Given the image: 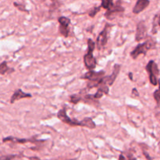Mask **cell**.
I'll return each mask as SVG.
<instances>
[{
	"label": "cell",
	"instance_id": "cell-1",
	"mask_svg": "<svg viewBox=\"0 0 160 160\" xmlns=\"http://www.w3.org/2000/svg\"><path fill=\"white\" fill-rule=\"evenodd\" d=\"M104 74V71L95 72L94 70H90L89 72L84 73V75L81 77V78L88 80L89 83L88 84V87H89V89H91L92 88H98V84H100L102 78L105 77Z\"/></svg>",
	"mask_w": 160,
	"mask_h": 160
},
{
	"label": "cell",
	"instance_id": "cell-2",
	"mask_svg": "<svg viewBox=\"0 0 160 160\" xmlns=\"http://www.w3.org/2000/svg\"><path fill=\"white\" fill-rule=\"evenodd\" d=\"M155 47H156V42L152 39L149 38L145 43L138 44L135 47V48L131 52V56L133 59H137L138 56L141 54H143L144 56H145L148 50L155 48Z\"/></svg>",
	"mask_w": 160,
	"mask_h": 160
},
{
	"label": "cell",
	"instance_id": "cell-3",
	"mask_svg": "<svg viewBox=\"0 0 160 160\" xmlns=\"http://www.w3.org/2000/svg\"><path fill=\"white\" fill-rule=\"evenodd\" d=\"M146 70L148 71V75H149V81L152 85L156 86L159 83L157 79V76L159 73L158 65L156 63L154 60H151L148 62L146 66Z\"/></svg>",
	"mask_w": 160,
	"mask_h": 160
},
{
	"label": "cell",
	"instance_id": "cell-4",
	"mask_svg": "<svg viewBox=\"0 0 160 160\" xmlns=\"http://www.w3.org/2000/svg\"><path fill=\"white\" fill-rule=\"evenodd\" d=\"M124 11V8L121 6L120 1H117L115 5H113L111 9H108L107 12L105 14V17L108 19V20H112L115 19V17L118 15L120 12H123Z\"/></svg>",
	"mask_w": 160,
	"mask_h": 160
},
{
	"label": "cell",
	"instance_id": "cell-5",
	"mask_svg": "<svg viewBox=\"0 0 160 160\" xmlns=\"http://www.w3.org/2000/svg\"><path fill=\"white\" fill-rule=\"evenodd\" d=\"M109 27L110 26L109 24H106L103 31L98 34V37L97 38V47H98V50L102 49L107 44L108 33H109Z\"/></svg>",
	"mask_w": 160,
	"mask_h": 160
},
{
	"label": "cell",
	"instance_id": "cell-6",
	"mask_svg": "<svg viewBox=\"0 0 160 160\" xmlns=\"http://www.w3.org/2000/svg\"><path fill=\"white\" fill-rule=\"evenodd\" d=\"M94 49H88V52L84 56V65L88 70H93L96 67L97 62L93 56Z\"/></svg>",
	"mask_w": 160,
	"mask_h": 160
},
{
	"label": "cell",
	"instance_id": "cell-7",
	"mask_svg": "<svg viewBox=\"0 0 160 160\" xmlns=\"http://www.w3.org/2000/svg\"><path fill=\"white\" fill-rule=\"evenodd\" d=\"M147 37V28L145 22L141 21L137 25V31H136L135 40L137 42L143 40L145 38Z\"/></svg>",
	"mask_w": 160,
	"mask_h": 160
},
{
	"label": "cell",
	"instance_id": "cell-8",
	"mask_svg": "<svg viewBox=\"0 0 160 160\" xmlns=\"http://www.w3.org/2000/svg\"><path fill=\"white\" fill-rule=\"evenodd\" d=\"M120 71V65H119V64H116L113 67V70H112V74H111L110 76H105L102 79L103 81H104L107 85L109 86L112 85L114 81H115V80L117 79Z\"/></svg>",
	"mask_w": 160,
	"mask_h": 160
},
{
	"label": "cell",
	"instance_id": "cell-9",
	"mask_svg": "<svg viewBox=\"0 0 160 160\" xmlns=\"http://www.w3.org/2000/svg\"><path fill=\"white\" fill-rule=\"evenodd\" d=\"M150 4L149 0H138L133 9V12L134 14H138L142 12L144 9H146Z\"/></svg>",
	"mask_w": 160,
	"mask_h": 160
},
{
	"label": "cell",
	"instance_id": "cell-10",
	"mask_svg": "<svg viewBox=\"0 0 160 160\" xmlns=\"http://www.w3.org/2000/svg\"><path fill=\"white\" fill-rule=\"evenodd\" d=\"M32 95L31 94H28L23 92L21 89H17V91H15L13 93V95H12L10 98V102L14 103L17 100H20L21 98H31Z\"/></svg>",
	"mask_w": 160,
	"mask_h": 160
},
{
	"label": "cell",
	"instance_id": "cell-11",
	"mask_svg": "<svg viewBox=\"0 0 160 160\" xmlns=\"http://www.w3.org/2000/svg\"><path fill=\"white\" fill-rule=\"evenodd\" d=\"M59 27L65 28H69V26L70 24V20L66 17H60L59 18Z\"/></svg>",
	"mask_w": 160,
	"mask_h": 160
},
{
	"label": "cell",
	"instance_id": "cell-12",
	"mask_svg": "<svg viewBox=\"0 0 160 160\" xmlns=\"http://www.w3.org/2000/svg\"><path fill=\"white\" fill-rule=\"evenodd\" d=\"M159 88L154 92V98L156 100V103H157V111L160 112V80L159 81Z\"/></svg>",
	"mask_w": 160,
	"mask_h": 160
},
{
	"label": "cell",
	"instance_id": "cell-13",
	"mask_svg": "<svg viewBox=\"0 0 160 160\" xmlns=\"http://www.w3.org/2000/svg\"><path fill=\"white\" fill-rule=\"evenodd\" d=\"M113 0H102L101 6L106 9H109L113 6Z\"/></svg>",
	"mask_w": 160,
	"mask_h": 160
},
{
	"label": "cell",
	"instance_id": "cell-14",
	"mask_svg": "<svg viewBox=\"0 0 160 160\" xmlns=\"http://www.w3.org/2000/svg\"><path fill=\"white\" fill-rule=\"evenodd\" d=\"M9 70V68L7 66V62H6V61L2 62L1 65H0V73H1V74L2 75L5 74V73H6Z\"/></svg>",
	"mask_w": 160,
	"mask_h": 160
},
{
	"label": "cell",
	"instance_id": "cell-15",
	"mask_svg": "<svg viewBox=\"0 0 160 160\" xmlns=\"http://www.w3.org/2000/svg\"><path fill=\"white\" fill-rule=\"evenodd\" d=\"M101 8H102V6H97V7L92 8V9H91V10L89 11V12H88L89 17H95V15H96V14L98 13V12H99L100 9H101Z\"/></svg>",
	"mask_w": 160,
	"mask_h": 160
},
{
	"label": "cell",
	"instance_id": "cell-16",
	"mask_svg": "<svg viewBox=\"0 0 160 160\" xmlns=\"http://www.w3.org/2000/svg\"><path fill=\"white\" fill-rule=\"evenodd\" d=\"M119 160H136L134 157H133L132 155H127V154H121L120 155Z\"/></svg>",
	"mask_w": 160,
	"mask_h": 160
},
{
	"label": "cell",
	"instance_id": "cell-17",
	"mask_svg": "<svg viewBox=\"0 0 160 160\" xmlns=\"http://www.w3.org/2000/svg\"><path fill=\"white\" fill-rule=\"evenodd\" d=\"M81 100V98L78 95H72V96L70 97V102H71L72 103H73V104H77V103L79 102Z\"/></svg>",
	"mask_w": 160,
	"mask_h": 160
},
{
	"label": "cell",
	"instance_id": "cell-18",
	"mask_svg": "<svg viewBox=\"0 0 160 160\" xmlns=\"http://www.w3.org/2000/svg\"><path fill=\"white\" fill-rule=\"evenodd\" d=\"M14 6H15L17 8V9H20V10H21V11H26V12H28V10H27V9H25V6H23V5L18 4V3H17V2H14Z\"/></svg>",
	"mask_w": 160,
	"mask_h": 160
},
{
	"label": "cell",
	"instance_id": "cell-19",
	"mask_svg": "<svg viewBox=\"0 0 160 160\" xmlns=\"http://www.w3.org/2000/svg\"><path fill=\"white\" fill-rule=\"evenodd\" d=\"M103 95H104V93H103L102 92H101V91L98 90V91H97L96 93H95V95H94V97H95V99H98V98H102V97L103 96Z\"/></svg>",
	"mask_w": 160,
	"mask_h": 160
},
{
	"label": "cell",
	"instance_id": "cell-20",
	"mask_svg": "<svg viewBox=\"0 0 160 160\" xmlns=\"http://www.w3.org/2000/svg\"><path fill=\"white\" fill-rule=\"evenodd\" d=\"M131 95H132L133 97H137V96H138V95H139L138 92V91L136 90L135 88H134V89H133V91H132V94H131Z\"/></svg>",
	"mask_w": 160,
	"mask_h": 160
},
{
	"label": "cell",
	"instance_id": "cell-21",
	"mask_svg": "<svg viewBox=\"0 0 160 160\" xmlns=\"http://www.w3.org/2000/svg\"><path fill=\"white\" fill-rule=\"evenodd\" d=\"M129 78L131 81H133V73H129Z\"/></svg>",
	"mask_w": 160,
	"mask_h": 160
},
{
	"label": "cell",
	"instance_id": "cell-22",
	"mask_svg": "<svg viewBox=\"0 0 160 160\" xmlns=\"http://www.w3.org/2000/svg\"><path fill=\"white\" fill-rule=\"evenodd\" d=\"M30 159L31 160H40L38 158H37V157H31V158H30Z\"/></svg>",
	"mask_w": 160,
	"mask_h": 160
},
{
	"label": "cell",
	"instance_id": "cell-23",
	"mask_svg": "<svg viewBox=\"0 0 160 160\" xmlns=\"http://www.w3.org/2000/svg\"><path fill=\"white\" fill-rule=\"evenodd\" d=\"M158 24H159L160 26V18L159 19V21H158Z\"/></svg>",
	"mask_w": 160,
	"mask_h": 160
}]
</instances>
